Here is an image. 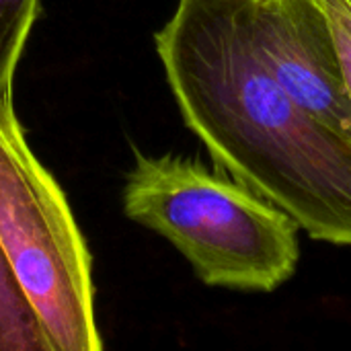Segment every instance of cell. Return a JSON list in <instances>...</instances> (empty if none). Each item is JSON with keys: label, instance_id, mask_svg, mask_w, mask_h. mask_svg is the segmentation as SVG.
Segmentation results:
<instances>
[{"label": "cell", "instance_id": "obj_1", "mask_svg": "<svg viewBox=\"0 0 351 351\" xmlns=\"http://www.w3.org/2000/svg\"><path fill=\"white\" fill-rule=\"evenodd\" d=\"M154 45L183 121L216 169L311 239L351 247V144L267 72L243 0H179Z\"/></svg>", "mask_w": 351, "mask_h": 351}, {"label": "cell", "instance_id": "obj_2", "mask_svg": "<svg viewBox=\"0 0 351 351\" xmlns=\"http://www.w3.org/2000/svg\"><path fill=\"white\" fill-rule=\"evenodd\" d=\"M134 154L125 216L175 245L204 284L271 292L292 278L300 247L288 214L197 158Z\"/></svg>", "mask_w": 351, "mask_h": 351}, {"label": "cell", "instance_id": "obj_3", "mask_svg": "<svg viewBox=\"0 0 351 351\" xmlns=\"http://www.w3.org/2000/svg\"><path fill=\"white\" fill-rule=\"evenodd\" d=\"M0 249L56 351H103L90 253L12 103L0 105Z\"/></svg>", "mask_w": 351, "mask_h": 351}, {"label": "cell", "instance_id": "obj_4", "mask_svg": "<svg viewBox=\"0 0 351 351\" xmlns=\"http://www.w3.org/2000/svg\"><path fill=\"white\" fill-rule=\"evenodd\" d=\"M249 39L276 82L351 144V99L335 41L315 0H243Z\"/></svg>", "mask_w": 351, "mask_h": 351}, {"label": "cell", "instance_id": "obj_5", "mask_svg": "<svg viewBox=\"0 0 351 351\" xmlns=\"http://www.w3.org/2000/svg\"><path fill=\"white\" fill-rule=\"evenodd\" d=\"M0 351H56L0 249Z\"/></svg>", "mask_w": 351, "mask_h": 351}, {"label": "cell", "instance_id": "obj_6", "mask_svg": "<svg viewBox=\"0 0 351 351\" xmlns=\"http://www.w3.org/2000/svg\"><path fill=\"white\" fill-rule=\"evenodd\" d=\"M39 12V0H0V105L12 103L19 58Z\"/></svg>", "mask_w": 351, "mask_h": 351}, {"label": "cell", "instance_id": "obj_7", "mask_svg": "<svg viewBox=\"0 0 351 351\" xmlns=\"http://www.w3.org/2000/svg\"><path fill=\"white\" fill-rule=\"evenodd\" d=\"M331 29L351 99V0H315Z\"/></svg>", "mask_w": 351, "mask_h": 351}]
</instances>
